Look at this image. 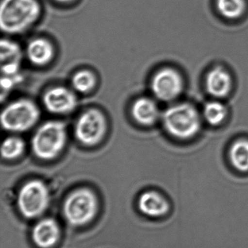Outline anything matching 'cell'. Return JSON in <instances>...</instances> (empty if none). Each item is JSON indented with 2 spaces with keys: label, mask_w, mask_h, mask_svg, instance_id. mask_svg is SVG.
Returning a JSON list of instances; mask_svg holds the SVG:
<instances>
[{
  "label": "cell",
  "mask_w": 248,
  "mask_h": 248,
  "mask_svg": "<svg viewBox=\"0 0 248 248\" xmlns=\"http://www.w3.org/2000/svg\"><path fill=\"white\" fill-rule=\"evenodd\" d=\"M42 13L39 0H1V31L8 35L25 33L39 21Z\"/></svg>",
  "instance_id": "1"
},
{
  "label": "cell",
  "mask_w": 248,
  "mask_h": 248,
  "mask_svg": "<svg viewBox=\"0 0 248 248\" xmlns=\"http://www.w3.org/2000/svg\"><path fill=\"white\" fill-rule=\"evenodd\" d=\"M66 140V125L64 122L50 121L35 131L31 142L32 150L38 158L52 160L64 150Z\"/></svg>",
  "instance_id": "2"
},
{
  "label": "cell",
  "mask_w": 248,
  "mask_h": 248,
  "mask_svg": "<svg viewBox=\"0 0 248 248\" xmlns=\"http://www.w3.org/2000/svg\"><path fill=\"white\" fill-rule=\"evenodd\" d=\"M167 132L181 140L195 137L199 131L201 119L194 106L187 103L175 105L167 108L163 116Z\"/></svg>",
  "instance_id": "3"
},
{
  "label": "cell",
  "mask_w": 248,
  "mask_h": 248,
  "mask_svg": "<svg viewBox=\"0 0 248 248\" xmlns=\"http://www.w3.org/2000/svg\"><path fill=\"white\" fill-rule=\"evenodd\" d=\"M40 110L32 100L20 99L7 105L1 113L3 129L13 133L29 131L39 122Z\"/></svg>",
  "instance_id": "4"
},
{
  "label": "cell",
  "mask_w": 248,
  "mask_h": 248,
  "mask_svg": "<svg viewBox=\"0 0 248 248\" xmlns=\"http://www.w3.org/2000/svg\"><path fill=\"white\" fill-rule=\"evenodd\" d=\"M97 207V200L91 191L87 189H77L66 201L64 214L72 225H84L94 218Z\"/></svg>",
  "instance_id": "5"
},
{
  "label": "cell",
  "mask_w": 248,
  "mask_h": 248,
  "mask_svg": "<svg viewBox=\"0 0 248 248\" xmlns=\"http://www.w3.org/2000/svg\"><path fill=\"white\" fill-rule=\"evenodd\" d=\"M49 192L40 180H32L23 185L19 192V209L26 218H35L48 208Z\"/></svg>",
  "instance_id": "6"
},
{
  "label": "cell",
  "mask_w": 248,
  "mask_h": 248,
  "mask_svg": "<svg viewBox=\"0 0 248 248\" xmlns=\"http://www.w3.org/2000/svg\"><path fill=\"white\" fill-rule=\"evenodd\" d=\"M106 131V118L96 109L84 112L77 120L74 129L77 140L88 147L99 144L104 137Z\"/></svg>",
  "instance_id": "7"
},
{
  "label": "cell",
  "mask_w": 248,
  "mask_h": 248,
  "mask_svg": "<svg viewBox=\"0 0 248 248\" xmlns=\"http://www.w3.org/2000/svg\"><path fill=\"white\" fill-rule=\"evenodd\" d=\"M183 88L182 76L173 68L160 70L151 81V90L154 96L162 101H171L177 98Z\"/></svg>",
  "instance_id": "8"
},
{
  "label": "cell",
  "mask_w": 248,
  "mask_h": 248,
  "mask_svg": "<svg viewBox=\"0 0 248 248\" xmlns=\"http://www.w3.org/2000/svg\"><path fill=\"white\" fill-rule=\"evenodd\" d=\"M43 103L50 113L66 114L76 108L77 100L71 90L66 87H56L48 90L44 94Z\"/></svg>",
  "instance_id": "9"
},
{
  "label": "cell",
  "mask_w": 248,
  "mask_h": 248,
  "mask_svg": "<svg viewBox=\"0 0 248 248\" xmlns=\"http://www.w3.org/2000/svg\"><path fill=\"white\" fill-rule=\"evenodd\" d=\"M0 49L2 76L17 75L22 60L20 46L16 42L5 38L1 40Z\"/></svg>",
  "instance_id": "10"
},
{
  "label": "cell",
  "mask_w": 248,
  "mask_h": 248,
  "mask_svg": "<svg viewBox=\"0 0 248 248\" xmlns=\"http://www.w3.org/2000/svg\"><path fill=\"white\" fill-rule=\"evenodd\" d=\"M26 56L34 65L39 66L47 65L53 58V45L45 38H34L26 46Z\"/></svg>",
  "instance_id": "11"
},
{
  "label": "cell",
  "mask_w": 248,
  "mask_h": 248,
  "mask_svg": "<svg viewBox=\"0 0 248 248\" xmlns=\"http://www.w3.org/2000/svg\"><path fill=\"white\" fill-rule=\"evenodd\" d=\"M232 87L231 76L221 67L214 68L208 73L206 78L207 90L215 97H224L228 95Z\"/></svg>",
  "instance_id": "12"
},
{
  "label": "cell",
  "mask_w": 248,
  "mask_h": 248,
  "mask_svg": "<svg viewBox=\"0 0 248 248\" xmlns=\"http://www.w3.org/2000/svg\"><path fill=\"white\" fill-rule=\"evenodd\" d=\"M135 122L144 125H151L160 117V110L155 102L147 97L135 100L131 109Z\"/></svg>",
  "instance_id": "13"
},
{
  "label": "cell",
  "mask_w": 248,
  "mask_h": 248,
  "mask_svg": "<svg viewBox=\"0 0 248 248\" xmlns=\"http://www.w3.org/2000/svg\"><path fill=\"white\" fill-rule=\"evenodd\" d=\"M140 211L149 217H162L169 211L168 202L160 194L147 192L142 194L138 201Z\"/></svg>",
  "instance_id": "14"
},
{
  "label": "cell",
  "mask_w": 248,
  "mask_h": 248,
  "mask_svg": "<svg viewBox=\"0 0 248 248\" xmlns=\"http://www.w3.org/2000/svg\"><path fill=\"white\" fill-rule=\"evenodd\" d=\"M33 242L42 248H49L53 246L59 237V228L56 222L52 219H45L39 221L32 233Z\"/></svg>",
  "instance_id": "15"
},
{
  "label": "cell",
  "mask_w": 248,
  "mask_h": 248,
  "mask_svg": "<svg viewBox=\"0 0 248 248\" xmlns=\"http://www.w3.org/2000/svg\"><path fill=\"white\" fill-rule=\"evenodd\" d=\"M230 160L233 166L240 171L248 170V140L235 141L230 148Z\"/></svg>",
  "instance_id": "16"
},
{
  "label": "cell",
  "mask_w": 248,
  "mask_h": 248,
  "mask_svg": "<svg viewBox=\"0 0 248 248\" xmlns=\"http://www.w3.org/2000/svg\"><path fill=\"white\" fill-rule=\"evenodd\" d=\"M216 5L220 14L226 18H239L246 11L245 0H217Z\"/></svg>",
  "instance_id": "17"
},
{
  "label": "cell",
  "mask_w": 248,
  "mask_h": 248,
  "mask_svg": "<svg viewBox=\"0 0 248 248\" xmlns=\"http://www.w3.org/2000/svg\"><path fill=\"white\" fill-rule=\"evenodd\" d=\"M25 147L26 144L23 139L16 136L7 137L1 144V156L7 160L17 158L23 154Z\"/></svg>",
  "instance_id": "18"
},
{
  "label": "cell",
  "mask_w": 248,
  "mask_h": 248,
  "mask_svg": "<svg viewBox=\"0 0 248 248\" xmlns=\"http://www.w3.org/2000/svg\"><path fill=\"white\" fill-rule=\"evenodd\" d=\"M96 84V77L94 74L90 71L83 70L74 74L71 79L73 88L78 93H90L93 90Z\"/></svg>",
  "instance_id": "19"
},
{
  "label": "cell",
  "mask_w": 248,
  "mask_h": 248,
  "mask_svg": "<svg viewBox=\"0 0 248 248\" xmlns=\"http://www.w3.org/2000/svg\"><path fill=\"white\" fill-rule=\"evenodd\" d=\"M227 110L224 105L219 102L207 103L204 108V116L207 122L213 125H218L227 117Z\"/></svg>",
  "instance_id": "20"
},
{
  "label": "cell",
  "mask_w": 248,
  "mask_h": 248,
  "mask_svg": "<svg viewBox=\"0 0 248 248\" xmlns=\"http://www.w3.org/2000/svg\"><path fill=\"white\" fill-rule=\"evenodd\" d=\"M20 81V76H2L1 79V99L4 94L8 93L12 88L14 87L15 84Z\"/></svg>",
  "instance_id": "21"
},
{
  "label": "cell",
  "mask_w": 248,
  "mask_h": 248,
  "mask_svg": "<svg viewBox=\"0 0 248 248\" xmlns=\"http://www.w3.org/2000/svg\"><path fill=\"white\" fill-rule=\"evenodd\" d=\"M52 1L60 4H69L77 1V0H52Z\"/></svg>",
  "instance_id": "22"
}]
</instances>
